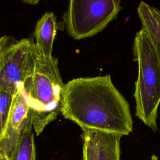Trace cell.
<instances>
[{
    "label": "cell",
    "instance_id": "6da1fadb",
    "mask_svg": "<svg viewBox=\"0 0 160 160\" xmlns=\"http://www.w3.org/2000/svg\"><path fill=\"white\" fill-rule=\"evenodd\" d=\"M61 112L82 129L100 130L122 136L132 131L129 104L109 74L76 78L65 84Z\"/></svg>",
    "mask_w": 160,
    "mask_h": 160
},
{
    "label": "cell",
    "instance_id": "7a4b0ae2",
    "mask_svg": "<svg viewBox=\"0 0 160 160\" xmlns=\"http://www.w3.org/2000/svg\"><path fill=\"white\" fill-rule=\"evenodd\" d=\"M64 84L60 76L57 59L41 54L34 43L32 63L24 82L19 87L28 102L37 136L54 121L61 112Z\"/></svg>",
    "mask_w": 160,
    "mask_h": 160
},
{
    "label": "cell",
    "instance_id": "3957f363",
    "mask_svg": "<svg viewBox=\"0 0 160 160\" xmlns=\"http://www.w3.org/2000/svg\"><path fill=\"white\" fill-rule=\"evenodd\" d=\"M133 53L138 69L134 94L136 116L156 131L160 104V63L152 41L142 28L135 36Z\"/></svg>",
    "mask_w": 160,
    "mask_h": 160
},
{
    "label": "cell",
    "instance_id": "277c9868",
    "mask_svg": "<svg viewBox=\"0 0 160 160\" xmlns=\"http://www.w3.org/2000/svg\"><path fill=\"white\" fill-rule=\"evenodd\" d=\"M121 0H69L63 20L69 35L79 40L102 31L121 9Z\"/></svg>",
    "mask_w": 160,
    "mask_h": 160
},
{
    "label": "cell",
    "instance_id": "5b68a950",
    "mask_svg": "<svg viewBox=\"0 0 160 160\" xmlns=\"http://www.w3.org/2000/svg\"><path fill=\"white\" fill-rule=\"evenodd\" d=\"M34 43L25 38L6 46L0 71V91L15 94L22 86L32 63Z\"/></svg>",
    "mask_w": 160,
    "mask_h": 160
},
{
    "label": "cell",
    "instance_id": "8992f818",
    "mask_svg": "<svg viewBox=\"0 0 160 160\" xmlns=\"http://www.w3.org/2000/svg\"><path fill=\"white\" fill-rule=\"evenodd\" d=\"M82 130V160H120L122 135L96 129Z\"/></svg>",
    "mask_w": 160,
    "mask_h": 160
},
{
    "label": "cell",
    "instance_id": "52a82bcc",
    "mask_svg": "<svg viewBox=\"0 0 160 160\" xmlns=\"http://www.w3.org/2000/svg\"><path fill=\"white\" fill-rule=\"evenodd\" d=\"M29 112L24 94L18 88L12 102L7 126L0 141V152L10 156L23 129Z\"/></svg>",
    "mask_w": 160,
    "mask_h": 160
},
{
    "label": "cell",
    "instance_id": "ba28073f",
    "mask_svg": "<svg viewBox=\"0 0 160 160\" xmlns=\"http://www.w3.org/2000/svg\"><path fill=\"white\" fill-rule=\"evenodd\" d=\"M58 29L56 17L51 12L44 13L36 24L34 43L40 53L46 57H52V46Z\"/></svg>",
    "mask_w": 160,
    "mask_h": 160
},
{
    "label": "cell",
    "instance_id": "9c48e42d",
    "mask_svg": "<svg viewBox=\"0 0 160 160\" xmlns=\"http://www.w3.org/2000/svg\"><path fill=\"white\" fill-rule=\"evenodd\" d=\"M34 130L31 116L29 112L23 129L9 156L10 160H36Z\"/></svg>",
    "mask_w": 160,
    "mask_h": 160
},
{
    "label": "cell",
    "instance_id": "30bf717a",
    "mask_svg": "<svg viewBox=\"0 0 160 160\" xmlns=\"http://www.w3.org/2000/svg\"><path fill=\"white\" fill-rule=\"evenodd\" d=\"M137 12L141 22L142 28L149 36L160 63V29L148 12L145 6V2L141 1L139 2Z\"/></svg>",
    "mask_w": 160,
    "mask_h": 160
},
{
    "label": "cell",
    "instance_id": "8fae6325",
    "mask_svg": "<svg viewBox=\"0 0 160 160\" xmlns=\"http://www.w3.org/2000/svg\"><path fill=\"white\" fill-rule=\"evenodd\" d=\"M15 94L0 91V141L7 126Z\"/></svg>",
    "mask_w": 160,
    "mask_h": 160
},
{
    "label": "cell",
    "instance_id": "7c38bea8",
    "mask_svg": "<svg viewBox=\"0 0 160 160\" xmlns=\"http://www.w3.org/2000/svg\"><path fill=\"white\" fill-rule=\"evenodd\" d=\"M145 6L149 15L160 29V11L146 2H145Z\"/></svg>",
    "mask_w": 160,
    "mask_h": 160
},
{
    "label": "cell",
    "instance_id": "4fadbf2b",
    "mask_svg": "<svg viewBox=\"0 0 160 160\" xmlns=\"http://www.w3.org/2000/svg\"><path fill=\"white\" fill-rule=\"evenodd\" d=\"M9 42L10 38L7 36H4L0 38V71L3 64L4 49Z\"/></svg>",
    "mask_w": 160,
    "mask_h": 160
},
{
    "label": "cell",
    "instance_id": "5bb4252c",
    "mask_svg": "<svg viewBox=\"0 0 160 160\" xmlns=\"http://www.w3.org/2000/svg\"><path fill=\"white\" fill-rule=\"evenodd\" d=\"M24 2L30 4V5H34L39 2V0H22Z\"/></svg>",
    "mask_w": 160,
    "mask_h": 160
},
{
    "label": "cell",
    "instance_id": "9a60e30c",
    "mask_svg": "<svg viewBox=\"0 0 160 160\" xmlns=\"http://www.w3.org/2000/svg\"><path fill=\"white\" fill-rule=\"evenodd\" d=\"M0 160H10V158L4 153L0 152Z\"/></svg>",
    "mask_w": 160,
    "mask_h": 160
},
{
    "label": "cell",
    "instance_id": "2e32d148",
    "mask_svg": "<svg viewBox=\"0 0 160 160\" xmlns=\"http://www.w3.org/2000/svg\"><path fill=\"white\" fill-rule=\"evenodd\" d=\"M151 160H158V158L155 155H152L151 158Z\"/></svg>",
    "mask_w": 160,
    "mask_h": 160
}]
</instances>
